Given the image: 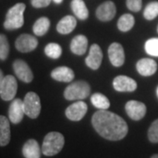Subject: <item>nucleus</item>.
Here are the masks:
<instances>
[{
  "mask_svg": "<svg viewBox=\"0 0 158 158\" xmlns=\"http://www.w3.org/2000/svg\"><path fill=\"white\" fill-rule=\"evenodd\" d=\"M91 123L97 133L109 141L122 140L128 132V127L124 119L107 110L96 112L92 116Z\"/></svg>",
  "mask_w": 158,
  "mask_h": 158,
  "instance_id": "f257e3e1",
  "label": "nucleus"
},
{
  "mask_svg": "<svg viewBox=\"0 0 158 158\" xmlns=\"http://www.w3.org/2000/svg\"><path fill=\"white\" fill-rule=\"evenodd\" d=\"M26 10V5L23 3H18L11 7L6 16L4 22V27L6 30H16L21 28L24 25V11Z\"/></svg>",
  "mask_w": 158,
  "mask_h": 158,
  "instance_id": "f03ea898",
  "label": "nucleus"
},
{
  "mask_svg": "<svg viewBox=\"0 0 158 158\" xmlns=\"http://www.w3.org/2000/svg\"><path fill=\"white\" fill-rule=\"evenodd\" d=\"M64 136L58 132H50L45 136L41 151L47 156H53L57 155L64 146Z\"/></svg>",
  "mask_w": 158,
  "mask_h": 158,
  "instance_id": "7ed1b4c3",
  "label": "nucleus"
},
{
  "mask_svg": "<svg viewBox=\"0 0 158 158\" xmlns=\"http://www.w3.org/2000/svg\"><path fill=\"white\" fill-rule=\"evenodd\" d=\"M90 87L85 81H77L67 86L64 90V98L67 100H82L90 95Z\"/></svg>",
  "mask_w": 158,
  "mask_h": 158,
  "instance_id": "20e7f679",
  "label": "nucleus"
},
{
  "mask_svg": "<svg viewBox=\"0 0 158 158\" xmlns=\"http://www.w3.org/2000/svg\"><path fill=\"white\" fill-rule=\"evenodd\" d=\"M23 105L25 114L27 116L31 118H36L39 117L41 110V105L40 97L35 92L30 91L27 93L23 100Z\"/></svg>",
  "mask_w": 158,
  "mask_h": 158,
  "instance_id": "39448f33",
  "label": "nucleus"
},
{
  "mask_svg": "<svg viewBox=\"0 0 158 158\" xmlns=\"http://www.w3.org/2000/svg\"><path fill=\"white\" fill-rule=\"evenodd\" d=\"M18 90V83L15 77L11 75H7L3 80L0 87V97L5 101L13 100Z\"/></svg>",
  "mask_w": 158,
  "mask_h": 158,
  "instance_id": "423d86ee",
  "label": "nucleus"
},
{
  "mask_svg": "<svg viewBox=\"0 0 158 158\" xmlns=\"http://www.w3.org/2000/svg\"><path fill=\"white\" fill-rule=\"evenodd\" d=\"M12 68L15 72V75L20 81L27 84H29L33 81L34 74L28 66V64L25 61L20 59L15 60L12 64Z\"/></svg>",
  "mask_w": 158,
  "mask_h": 158,
  "instance_id": "0eeeda50",
  "label": "nucleus"
},
{
  "mask_svg": "<svg viewBox=\"0 0 158 158\" xmlns=\"http://www.w3.org/2000/svg\"><path fill=\"white\" fill-rule=\"evenodd\" d=\"M38 46V40L31 34H23L19 35L15 41V47L21 53H28L34 51Z\"/></svg>",
  "mask_w": 158,
  "mask_h": 158,
  "instance_id": "6e6552de",
  "label": "nucleus"
},
{
  "mask_svg": "<svg viewBox=\"0 0 158 158\" xmlns=\"http://www.w3.org/2000/svg\"><path fill=\"white\" fill-rule=\"evenodd\" d=\"M126 112L130 118L133 120H141L144 118L147 113V107L145 104L137 100H130L126 104Z\"/></svg>",
  "mask_w": 158,
  "mask_h": 158,
  "instance_id": "1a4fd4ad",
  "label": "nucleus"
},
{
  "mask_svg": "<svg viewBox=\"0 0 158 158\" xmlns=\"http://www.w3.org/2000/svg\"><path fill=\"white\" fill-rule=\"evenodd\" d=\"M87 105L84 101H77L70 105L65 111L66 117L72 121H79L87 113Z\"/></svg>",
  "mask_w": 158,
  "mask_h": 158,
  "instance_id": "9d476101",
  "label": "nucleus"
},
{
  "mask_svg": "<svg viewBox=\"0 0 158 158\" xmlns=\"http://www.w3.org/2000/svg\"><path fill=\"white\" fill-rule=\"evenodd\" d=\"M25 114L23 100L20 98H14L9 106L8 116L9 119L13 124H19L22 121Z\"/></svg>",
  "mask_w": 158,
  "mask_h": 158,
  "instance_id": "9b49d317",
  "label": "nucleus"
},
{
  "mask_svg": "<svg viewBox=\"0 0 158 158\" xmlns=\"http://www.w3.org/2000/svg\"><path fill=\"white\" fill-rule=\"evenodd\" d=\"M116 15V6L113 1H106L98 7L97 18L103 22L112 20Z\"/></svg>",
  "mask_w": 158,
  "mask_h": 158,
  "instance_id": "f8f14e48",
  "label": "nucleus"
},
{
  "mask_svg": "<svg viewBox=\"0 0 158 158\" xmlns=\"http://www.w3.org/2000/svg\"><path fill=\"white\" fill-rule=\"evenodd\" d=\"M113 88L120 92H132L137 89V83L127 76H118L113 79Z\"/></svg>",
  "mask_w": 158,
  "mask_h": 158,
  "instance_id": "ddd939ff",
  "label": "nucleus"
},
{
  "mask_svg": "<svg viewBox=\"0 0 158 158\" xmlns=\"http://www.w3.org/2000/svg\"><path fill=\"white\" fill-rule=\"evenodd\" d=\"M108 56L113 66H122L125 62V52L123 47L118 42L112 43L108 48Z\"/></svg>",
  "mask_w": 158,
  "mask_h": 158,
  "instance_id": "4468645a",
  "label": "nucleus"
},
{
  "mask_svg": "<svg viewBox=\"0 0 158 158\" xmlns=\"http://www.w3.org/2000/svg\"><path fill=\"white\" fill-rule=\"evenodd\" d=\"M103 59V53L101 48L98 44H92L90 46L89 55L85 59L86 65L91 69L96 70L100 67Z\"/></svg>",
  "mask_w": 158,
  "mask_h": 158,
  "instance_id": "2eb2a0df",
  "label": "nucleus"
},
{
  "mask_svg": "<svg viewBox=\"0 0 158 158\" xmlns=\"http://www.w3.org/2000/svg\"><path fill=\"white\" fill-rule=\"evenodd\" d=\"M136 69L143 77H150L156 72L157 63L151 58H142L136 63Z\"/></svg>",
  "mask_w": 158,
  "mask_h": 158,
  "instance_id": "dca6fc26",
  "label": "nucleus"
},
{
  "mask_svg": "<svg viewBox=\"0 0 158 158\" xmlns=\"http://www.w3.org/2000/svg\"><path fill=\"white\" fill-rule=\"evenodd\" d=\"M51 77L56 81L69 83L73 80L75 77V74L70 68L66 67V66H61V67H57L52 70Z\"/></svg>",
  "mask_w": 158,
  "mask_h": 158,
  "instance_id": "f3484780",
  "label": "nucleus"
},
{
  "mask_svg": "<svg viewBox=\"0 0 158 158\" xmlns=\"http://www.w3.org/2000/svg\"><path fill=\"white\" fill-rule=\"evenodd\" d=\"M41 152L38 141L34 139L26 141L22 148V154L25 158H40Z\"/></svg>",
  "mask_w": 158,
  "mask_h": 158,
  "instance_id": "a211bd4d",
  "label": "nucleus"
},
{
  "mask_svg": "<svg viewBox=\"0 0 158 158\" xmlns=\"http://www.w3.org/2000/svg\"><path fill=\"white\" fill-rule=\"evenodd\" d=\"M88 40L85 35H77L70 42V50L75 55L83 56L87 51Z\"/></svg>",
  "mask_w": 158,
  "mask_h": 158,
  "instance_id": "6ab92c4d",
  "label": "nucleus"
},
{
  "mask_svg": "<svg viewBox=\"0 0 158 158\" xmlns=\"http://www.w3.org/2000/svg\"><path fill=\"white\" fill-rule=\"evenodd\" d=\"M11 141L10 122L6 116L0 115V146L5 147Z\"/></svg>",
  "mask_w": 158,
  "mask_h": 158,
  "instance_id": "aec40b11",
  "label": "nucleus"
},
{
  "mask_svg": "<svg viewBox=\"0 0 158 158\" xmlns=\"http://www.w3.org/2000/svg\"><path fill=\"white\" fill-rule=\"evenodd\" d=\"M77 27V19L74 16L67 15L63 17L58 22L56 26V30L61 34H68L73 31Z\"/></svg>",
  "mask_w": 158,
  "mask_h": 158,
  "instance_id": "412c9836",
  "label": "nucleus"
},
{
  "mask_svg": "<svg viewBox=\"0 0 158 158\" xmlns=\"http://www.w3.org/2000/svg\"><path fill=\"white\" fill-rule=\"evenodd\" d=\"M71 9L75 16L81 20H85L89 17V11L84 0H72L71 1Z\"/></svg>",
  "mask_w": 158,
  "mask_h": 158,
  "instance_id": "4be33fe9",
  "label": "nucleus"
},
{
  "mask_svg": "<svg viewBox=\"0 0 158 158\" xmlns=\"http://www.w3.org/2000/svg\"><path fill=\"white\" fill-rule=\"evenodd\" d=\"M50 27V20L48 18L41 17L38 19L33 26V32L36 36H43Z\"/></svg>",
  "mask_w": 158,
  "mask_h": 158,
  "instance_id": "5701e85b",
  "label": "nucleus"
},
{
  "mask_svg": "<svg viewBox=\"0 0 158 158\" xmlns=\"http://www.w3.org/2000/svg\"><path fill=\"white\" fill-rule=\"evenodd\" d=\"M135 23V17L132 14L126 13L118 19L117 25H118V30H120L121 32H128L133 28Z\"/></svg>",
  "mask_w": 158,
  "mask_h": 158,
  "instance_id": "b1692460",
  "label": "nucleus"
},
{
  "mask_svg": "<svg viewBox=\"0 0 158 158\" xmlns=\"http://www.w3.org/2000/svg\"><path fill=\"white\" fill-rule=\"evenodd\" d=\"M91 104L99 110H107L110 107V101L102 93H94L90 98Z\"/></svg>",
  "mask_w": 158,
  "mask_h": 158,
  "instance_id": "393cba45",
  "label": "nucleus"
},
{
  "mask_svg": "<svg viewBox=\"0 0 158 158\" xmlns=\"http://www.w3.org/2000/svg\"><path fill=\"white\" fill-rule=\"evenodd\" d=\"M143 16L147 20H153L158 16V1H153L148 4L144 11Z\"/></svg>",
  "mask_w": 158,
  "mask_h": 158,
  "instance_id": "a878e982",
  "label": "nucleus"
},
{
  "mask_svg": "<svg viewBox=\"0 0 158 158\" xmlns=\"http://www.w3.org/2000/svg\"><path fill=\"white\" fill-rule=\"evenodd\" d=\"M45 54L47 56L52 59H58L62 56V47L57 43H48L45 47Z\"/></svg>",
  "mask_w": 158,
  "mask_h": 158,
  "instance_id": "bb28decb",
  "label": "nucleus"
},
{
  "mask_svg": "<svg viewBox=\"0 0 158 158\" xmlns=\"http://www.w3.org/2000/svg\"><path fill=\"white\" fill-rule=\"evenodd\" d=\"M10 45L5 34H0V60L5 61L9 56Z\"/></svg>",
  "mask_w": 158,
  "mask_h": 158,
  "instance_id": "cd10ccee",
  "label": "nucleus"
},
{
  "mask_svg": "<svg viewBox=\"0 0 158 158\" xmlns=\"http://www.w3.org/2000/svg\"><path fill=\"white\" fill-rule=\"evenodd\" d=\"M144 48L148 55L158 57V38H151L148 40Z\"/></svg>",
  "mask_w": 158,
  "mask_h": 158,
  "instance_id": "c85d7f7f",
  "label": "nucleus"
},
{
  "mask_svg": "<svg viewBox=\"0 0 158 158\" xmlns=\"http://www.w3.org/2000/svg\"><path fill=\"white\" fill-rule=\"evenodd\" d=\"M148 140L153 143H158V118L153 121L148 131Z\"/></svg>",
  "mask_w": 158,
  "mask_h": 158,
  "instance_id": "c756f323",
  "label": "nucleus"
},
{
  "mask_svg": "<svg viewBox=\"0 0 158 158\" xmlns=\"http://www.w3.org/2000/svg\"><path fill=\"white\" fill-rule=\"evenodd\" d=\"M126 5L130 11L137 12L142 7V0H127Z\"/></svg>",
  "mask_w": 158,
  "mask_h": 158,
  "instance_id": "7c9ffc66",
  "label": "nucleus"
},
{
  "mask_svg": "<svg viewBox=\"0 0 158 158\" xmlns=\"http://www.w3.org/2000/svg\"><path fill=\"white\" fill-rule=\"evenodd\" d=\"M52 0H31V4L34 8H44L50 5Z\"/></svg>",
  "mask_w": 158,
  "mask_h": 158,
  "instance_id": "2f4dec72",
  "label": "nucleus"
},
{
  "mask_svg": "<svg viewBox=\"0 0 158 158\" xmlns=\"http://www.w3.org/2000/svg\"><path fill=\"white\" fill-rule=\"evenodd\" d=\"M5 78V77H4V73H3V71L0 69V87H1V85H2V83H3V80Z\"/></svg>",
  "mask_w": 158,
  "mask_h": 158,
  "instance_id": "473e14b6",
  "label": "nucleus"
},
{
  "mask_svg": "<svg viewBox=\"0 0 158 158\" xmlns=\"http://www.w3.org/2000/svg\"><path fill=\"white\" fill-rule=\"evenodd\" d=\"M52 1H54L56 4H58V5H59V4H61V3H62L63 0H52Z\"/></svg>",
  "mask_w": 158,
  "mask_h": 158,
  "instance_id": "72a5a7b5",
  "label": "nucleus"
},
{
  "mask_svg": "<svg viewBox=\"0 0 158 158\" xmlns=\"http://www.w3.org/2000/svg\"><path fill=\"white\" fill-rule=\"evenodd\" d=\"M151 158H158V154H156V155H153Z\"/></svg>",
  "mask_w": 158,
  "mask_h": 158,
  "instance_id": "f704fd0d",
  "label": "nucleus"
},
{
  "mask_svg": "<svg viewBox=\"0 0 158 158\" xmlns=\"http://www.w3.org/2000/svg\"><path fill=\"white\" fill-rule=\"evenodd\" d=\"M156 96H157L158 98V86H157V88H156Z\"/></svg>",
  "mask_w": 158,
  "mask_h": 158,
  "instance_id": "c9c22d12",
  "label": "nucleus"
},
{
  "mask_svg": "<svg viewBox=\"0 0 158 158\" xmlns=\"http://www.w3.org/2000/svg\"><path fill=\"white\" fill-rule=\"evenodd\" d=\"M157 33H158V27H157Z\"/></svg>",
  "mask_w": 158,
  "mask_h": 158,
  "instance_id": "e433bc0d",
  "label": "nucleus"
}]
</instances>
